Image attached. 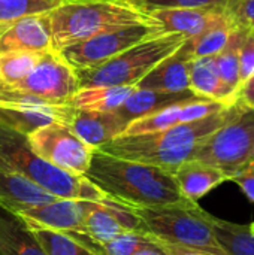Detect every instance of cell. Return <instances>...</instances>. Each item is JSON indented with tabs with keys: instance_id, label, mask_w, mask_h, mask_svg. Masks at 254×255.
Returning a JSON list of instances; mask_svg holds the SVG:
<instances>
[{
	"instance_id": "obj_15",
	"label": "cell",
	"mask_w": 254,
	"mask_h": 255,
	"mask_svg": "<svg viewBox=\"0 0 254 255\" xmlns=\"http://www.w3.org/2000/svg\"><path fill=\"white\" fill-rule=\"evenodd\" d=\"M73 133L94 149L120 137L129 126L117 112H93L72 108L67 124Z\"/></svg>"
},
{
	"instance_id": "obj_18",
	"label": "cell",
	"mask_w": 254,
	"mask_h": 255,
	"mask_svg": "<svg viewBox=\"0 0 254 255\" xmlns=\"http://www.w3.org/2000/svg\"><path fill=\"white\" fill-rule=\"evenodd\" d=\"M190 90L207 100L219 102L228 108L238 102V91L223 82L219 75L214 57H204L190 61Z\"/></svg>"
},
{
	"instance_id": "obj_5",
	"label": "cell",
	"mask_w": 254,
	"mask_h": 255,
	"mask_svg": "<svg viewBox=\"0 0 254 255\" xmlns=\"http://www.w3.org/2000/svg\"><path fill=\"white\" fill-rule=\"evenodd\" d=\"M78 90L76 70L51 49L40 55L25 78L9 85L0 84V108L66 106Z\"/></svg>"
},
{
	"instance_id": "obj_26",
	"label": "cell",
	"mask_w": 254,
	"mask_h": 255,
	"mask_svg": "<svg viewBox=\"0 0 254 255\" xmlns=\"http://www.w3.org/2000/svg\"><path fill=\"white\" fill-rule=\"evenodd\" d=\"M30 227L46 255H97L73 233H60L33 226Z\"/></svg>"
},
{
	"instance_id": "obj_37",
	"label": "cell",
	"mask_w": 254,
	"mask_h": 255,
	"mask_svg": "<svg viewBox=\"0 0 254 255\" xmlns=\"http://www.w3.org/2000/svg\"><path fill=\"white\" fill-rule=\"evenodd\" d=\"M163 244H165V242H163ZM166 247L169 248V251H171V254L172 255H211V254H205V253H198V251L184 250V248L174 247V245H169V244H166Z\"/></svg>"
},
{
	"instance_id": "obj_25",
	"label": "cell",
	"mask_w": 254,
	"mask_h": 255,
	"mask_svg": "<svg viewBox=\"0 0 254 255\" xmlns=\"http://www.w3.org/2000/svg\"><path fill=\"white\" fill-rule=\"evenodd\" d=\"M214 235L226 255H254V230L252 226L235 224L211 217Z\"/></svg>"
},
{
	"instance_id": "obj_21",
	"label": "cell",
	"mask_w": 254,
	"mask_h": 255,
	"mask_svg": "<svg viewBox=\"0 0 254 255\" xmlns=\"http://www.w3.org/2000/svg\"><path fill=\"white\" fill-rule=\"evenodd\" d=\"M0 255H46L31 227L15 212L0 206Z\"/></svg>"
},
{
	"instance_id": "obj_16",
	"label": "cell",
	"mask_w": 254,
	"mask_h": 255,
	"mask_svg": "<svg viewBox=\"0 0 254 255\" xmlns=\"http://www.w3.org/2000/svg\"><path fill=\"white\" fill-rule=\"evenodd\" d=\"M225 9H153L147 10L160 34H181L186 39L208 28Z\"/></svg>"
},
{
	"instance_id": "obj_29",
	"label": "cell",
	"mask_w": 254,
	"mask_h": 255,
	"mask_svg": "<svg viewBox=\"0 0 254 255\" xmlns=\"http://www.w3.org/2000/svg\"><path fill=\"white\" fill-rule=\"evenodd\" d=\"M75 236L97 255H133L150 239V235L147 233H126L112 239L108 244L97 245L84 235H75Z\"/></svg>"
},
{
	"instance_id": "obj_33",
	"label": "cell",
	"mask_w": 254,
	"mask_h": 255,
	"mask_svg": "<svg viewBox=\"0 0 254 255\" xmlns=\"http://www.w3.org/2000/svg\"><path fill=\"white\" fill-rule=\"evenodd\" d=\"M254 75V30H247L240 45V78L241 85Z\"/></svg>"
},
{
	"instance_id": "obj_11",
	"label": "cell",
	"mask_w": 254,
	"mask_h": 255,
	"mask_svg": "<svg viewBox=\"0 0 254 255\" xmlns=\"http://www.w3.org/2000/svg\"><path fill=\"white\" fill-rule=\"evenodd\" d=\"M84 226V236L97 245L108 244L126 233H145L142 220L133 208L115 202H93Z\"/></svg>"
},
{
	"instance_id": "obj_17",
	"label": "cell",
	"mask_w": 254,
	"mask_h": 255,
	"mask_svg": "<svg viewBox=\"0 0 254 255\" xmlns=\"http://www.w3.org/2000/svg\"><path fill=\"white\" fill-rule=\"evenodd\" d=\"M58 197L46 193L24 176L0 164V206L19 214L25 209L55 202Z\"/></svg>"
},
{
	"instance_id": "obj_6",
	"label": "cell",
	"mask_w": 254,
	"mask_h": 255,
	"mask_svg": "<svg viewBox=\"0 0 254 255\" xmlns=\"http://www.w3.org/2000/svg\"><path fill=\"white\" fill-rule=\"evenodd\" d=\"M142 220L145 233L154 239L190 251L226 255L216 239L211 214L198 203L133 209Z\"/></svg>"
},
{
	"instance_id": "obj_10",
	"label": "cell",
	"mask_w": 254,
	"mask_h": 255,
	"mask_svg": "<svg viewBox=\"0 0 254 255\" xmlns=\"http://www.w3.org/2000/svg\"><path fill=\"white\" fill-rule=\"evenodd\" d=\"M27 142L40 158L75 175H85L96 151L63 123H51L37 128L27 136Z\"/></svg>"
},
{
	"instance_id": "obj_3",
	"label": "cell",
	"mask_w": 254,
	"mask_h": 255,
	"mask_svg": "<svg viewBox=\"0 0 254 255\" xmlns=\"http://www.w3.org/2000/svg\"><path fill=\"white\" fill-rule=\"evenodd\" d=\"M45 19L51 48L58 54L105 30L151 22L145 12L124 0H63Z\"/></svg>"
},
{
	"instance_id": "obj_4",
	"label": "cell",
	"mask_w": 254,
	"mask_h": 255,
	"mask_svg": "<svg viewBox=\"0 0 254 255\" xmlns=\"http://www.w3.org/2000/svg\"><path fill=\"white\" fill-rule=\"evenodd\" d=\"M0 164L58 199L112 202L84 175L55 167L34 154L27 136L0 124Z\"/></svg>"
},
{
	"instance_id": "obj_35",
	"label": "cell",
	"mask_w": 254,
	"mask_h": 255,
	"mask_svg": "<svg viewBox=\"0 0 254 255\" xmlns=\"http://www.w3.org/2000/svg\"><path fill=\"white\" fill-rule=\"evenodd\" d=\"M133 255H172V254H171L169 248L166 247V244H163V242H160V241L154 239L153 236H150L148 242H147L142 248H139V250H138V251H136Z\"/></svg>"
},
{
	"instance_id": "obj_14",
	"label": "cell",
	"mask_w": 254,
	"mask_h": 255,
	"mask_svg": "<svg viewBox=\"0 0 254 255\" xmlns=\"http://www.w3.org/2000/svg\"><path fill=\"white\" fill-rule=\"evenodd\" d=\"M51 49V36L45 13L0 24V52L22 51L43 54Z\"/></svg>"
},
{
	"instance_id": "obj_27",
	"label": "cell",
	"mask_w": 254,
	"mask_h": 255,
	"mask_svg": "<svg viewBox=\"0 0 254 255\" xmlns=\"http://www.w3.org/2000/svg\"><path fill=\"white\" fill-rule=\"evenodd\" d=\"M246 31L247 30L235 28V31L231 36L229 43L226 45V48L214 57L220 78L223 79V82L226 85H229L231 88H234L237 91H240V88H241V78H240V45L243 42V37H244Z\"/></svg>"
},
{
	"instance_id": "obj_8",
	"label": "cell",
	"mask_w": 254,
	"mask_h": 255,
	"mask_svg": "<svg viewBox=\"0 0 254 255\" xmlns=\"http://www.w3.org/2000/svg\"><path fill=\"white\" fill-rule=\"evenodd\" d=\"M192 160L216 167L229 181L254 161V109L237 102L226 123L196 151Z\"/></svg>"
},
{
	"instance_id": "obj_7",
	"label": "cell",
	"mask_w": 254,
	"mask_h": 255,
	"mask_svg": "<svg viewBox=\"0 0 254 255\" xmlns=\"http://www.w3.org/2000/svg\"><path fill=\"white\" fill-rule=\"evenodd\" d=\"M186 40L181 34H153L109 61L87 70H76L79 88L136 87L160 61L172 55Z\"/></svg>"
},
{
	"instance_id": "obj_12",
	"label": "cell",
	"mask_w": 254,
	"mask_h": 255,
	"mask_svg": "<svg viewBox=\"0 0 254 255\" xmlns=\"http://www.w3.org/2000/svg\"><path fill=\"white\" fill-rule=\"evenodd\" d=\"M93 202L57 199L52 203L30 208L18 215L30 226L60 233H85V217Z\"/></svg>"
},
{
	"instance_id": "obj_31",
	"label": "cell",
	"mask_w": 254,
	"mask_h": 255,
	"mask_svg": "<svg viewBox=\"0 0 254 255\" xmlns=\"http://www.w3.org/2000/svg\"><path fill=\"white\" fill-rule=\"evenodd\" d=\"M142 12L153 9H225L229 0H124Z\"/></svg>"
},
{
	"instance_id": "obj_1",
	"label": "cell",
	"mask_w": 254,
	"mask_h": 255,
	"mask_svg": "<svg viewBox=\"0 0 254 255\" xmlns=\"http://www.w3.org/2000/svg\"><path fill=\"white\" fill-rule=\"evenodd\" d=\"M112 202L133 208H160L189 203L181 194L175 175L166 169L118 158L94 151L84 175Z\"/></svg>"
},
{
	"instance_id": "obj_13",
	"label": "cell",
	"mask_w": 254,
	"mask_h": 255,
	"mask_svg": "<svg viewBox=\"0 0 254 255\" xmlns=\"http://www.w3.org/2000/svg\"><path fill=\"white\" fill-rule=\"evenodd\" d=\"M226 108L228 106H225L219 102L207 100V99H198V100H190V102H184V103H177V105L165 108L150 117L132 121L126 127V130L121 136H135V134L162 131L169 127L178 126V124H186V123L202 120V118H205L211 114L220 112Z\"/></svg>"
},
{
	"instance_id": "obj_20",
	"label": "cell",
	"mask_w": 254,
	"mask_h": 255,
	"mask_svg": "<svg viewBox=\"0 0 254 255\" xmlns=\"http://www.w3.org/2000/svg\"><path fill=\"white\" fill-rule=\"evenodd\" d=\"M190 60L180 51V48L160 61L148 75H145L138 84L139 90H153L165 93H181L190 90V75H189Z\"/></svg>"
},
{
	"instance_id": "obj_36",
	"label": "cell",
	"mask_w": 254,
	"mask_h": 255,
	"mask_svg": "<svg viewBox=\"0 0 254 255\" xmlns=\"http://www.w3.org/2000/svg\"><path fill=\"white\" fill-rule=\"evenodd\" d=\"M238 102L246 108L254 109V75L241 85L238 91Z\"/></svg>"
},
{
	"instance_id": "obj_34",
	"label": "cell",
	"mask_w": 254,
	"mask_h": 255,
	"mask_svg": "<svg viewBox=\"0 0 254 255\" xmlns=\"http://www.w3.org/2000/svg\"><path fill=\"white\" fill-rule=\"evenodd\" d=\"M231 181H234L243 190L247 199L254 203V161L237 173Z\"/></svg>"
},
{
	"instance_id": "obj_32",
	"label": "cell",
	"mask_w": 254,
	"mask_h": 255,
	"mask_svg": "<svg viewBox=\"0 0 254 255\" xmlns=\"http://www.w3.org/2000/svg\"><path fill=\"white\" fill-rule=\"evenodd\" d=\"M225 12L237 28L254 30V0H229Z\"/></svg>"
},
{
	"instance_id": "obj_9",
	"label": "cell",
	"mask_w": 254,
	"mask_h": 255,
	"mask_svg": "<svg viewBox=\"0 0 254 255\" xmlns=\"http://www.w3.org/2000/svg\"><path fill=\"white\" fill-rule=\"evenodd\" d=\"M153 34L160 33L151 22L123 25L94 34L66 48L60 54L75 70H87L109 61Z\"/></svg>"
},
{
	"instance_id": "obj_2",
	"label": "cell",
	"mask_w": 254,
	"mask_h": 255,
	"mask_svg": "<svg viewBox=\"0 0 254 255\" xmlns=\"http://www.w3.org/2000/svg\"><path fill=\"white\" fill-rule=\"evenodd\" d=\"M231 108L162 131L120 136L100 146L99 151L118 158L157 166L174 173L183 163L192 160L199 146L226 123Z\"/></svg>"
},
{
	"instance_id": "obj_22",
	"label": "cell",
	"mask_w": 254,
	"mask_h": 255,
	"mask_svg": "<svg viewBox=\"0 0 254 255\" xmlns=\"http://www.w3.org/2000/svg\"><path fill=\"white\" fill-rule=\"evenodd\" d=\"M174 175L184 199L193 203H198L211 190H214L225 181H229V178L223 172L198 160H189L183 163L174 172Z\"/></svg>"
},
{
	"instance_id": "obj_19",
	"label": "cell",
	"mask_w": 254,
	"mask_h": 255,
	"mask_svg": "<svg viewBox=\"0 0 254 255\" xmlns=\"http://www.w3.org/2000/svg\"><path fill=\"white\" fill-rule=\"evenodd\" d=\"M198 99H202V97L196 96L192 90L181 91V93H165V91H153V90H139L135 87V91L127 97L123 106L115 112L127 124H130L135 120L150 117L172 105L198 100Z\"/></svg>"
},
{
	"instance_id": "obj_24",
	"label": "cell",
	"mask_w": 254,
	"mask_h": 255,
	"mask_svg": "<svg viewBox=\"0 0 254 255\" xmlns=\"http://www.w3.org/2000/svg\"><path fill=\"white\" fill-rule=\"evenodd\" d=\"M135 91V87H88L79 88L69 105L81 111L93 112H115L127 97Z\"/></svg>"
},
{
	"instance_id": "obj_28",
	"label": "cell",
	"mask_w": 254,
	"mask_h": 255,
	"mask_svg": "<svg viewBox=\"0 0 254 255\" xmlns=\"http://www.w3.org/2000/svg\"><path fill=\"white\" fill-rule=\"evenodd\" d=\"M40 55L22 51L0 52V84L9 85L25 78L37 64Z\"/></svg>"
},
{
	"instance_id": "obj_30",
	"label": "cell",
	"mask_w": 254,
	"mask_h": 255,
	"mask_svg": "<svg viewBox=\"0 0 254 255\" xmlns=\"http://www.w3.org/2000/svg\"><path fill=\"white\" fill-rule=\"evenodd\" d=\"M63 0H0V24L30 15H43Z\"/></svg>"
},
{
	"instance_id": "obj_23",
	"label": "cell",
	"mask_w": 254,
	"mask_h": 255,
	"mask_svg": "<svg viewBox=\"0 0 254 255\" xmlns=\"http://www.w3.org/2000/svg\"><path fill=\"white\" fill-rule=\"evenodd\" d=\"M235 28L237 27L232 19L223 10L208 28H205L198 36L186 39L180 46V51L190 61L204 57H216L226 48Z\"/></svg>"
}]
</instances>
